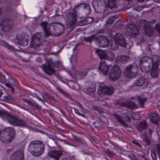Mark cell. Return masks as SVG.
Wrapping results in <instances>:
<instances>
[{
  "instance_id": "1",
  "label": "cell",
  "mask_w": 160,
  "mask_h": 160,
  "mask_svg": "<svg viewBox=\"0 0 160 160\" xmlns=\"http://www.w3.org/2000/svg\"><path fill=\"white\" fill-rule=\"evenodd\" d=\"M45 149L44 144L39 140L33 141L29 146V151L34 156H40L43 155Z\"/></svg>"
},
{
  "instance_id": "2",
  "label": "cell",
  "mask_w": 160,
  "mask_h": 160,
  "mask_svg": "<svg viewBox=\"0 0 160 160\" xmlns=\"http://www.w3.org/2000/svg\"><path fill=\"white\" fill-rule=\"evenodd\" d=\"M91 7L89 5L87 4H81L76 6L74 12L78 18L84 19L91 13Z\"/></svg>"
},
{
  "instance_id": "3",
  "label": "cell",
  "mask_w": 160,
  "mask_h": 160,
  "mask_svg": "<svg viewBox=\"0 0 160 160\" xmlns=\"http://www.w3.org/2000/svg\"><path fill=\"white\" fill-rule=\"evenodd\" d=\"M16 136V132L13 128L9 127L1 131L0 135V139L2 143H10L14 139Z\"/></svg>"
},
{
  "instance_id": "4",
  "label": "cell",
  "mask_w": 160,
  "mask_h": 160,
  "mask_svg": "<svg viewBox=\"0 0 160 160\" xmlns=\"http://www.w3.org/2000/svg\"><path fill=\"white\" fill-rule=\"evenodd\" d=\"M65 27L60 23H52L48 25V33L50 35L58 37L64 33Z\"/></svg>"
},
{
  "instance_id": "5",
  "label": "cell",
  "mask_w": 160,
  "mask_h": 160,
  "mask_svg": "<svg viewBox=\"0 0 160 160\" xmlns=\"http://www.w3.org/2000/svg\"><path fill=\"white\" fill-rule=\"evenodd\" d=\"M153 64V60L151 57L144 56L140 60L139 67L143 73H147L151 71Z\"/></svg>"
},
{
  "instance_id": "6",
  "label": "cell",
  "mask_w": 160,
  "mask_h": 160,
  "mask_svg": "<svg viewBox=\"0 0 160 160\" xmlns=\"http://www.w3.org/2000/svg\"><path fill=\"white\" fill-rule=\"evenodd\" d=\"M45 40L44 34L41 33H37L32 37L30 47L32 48H36L41 46Z\"/></svg>"
},
{
  "instance_id": "7",
  "label": "cell",
  "mask_w": 160,
  "mask_h": 160,
  "mask_svg": "<svg viewBox=\"0 0 160 160\" xmlns=\"http://www.w3.org/2000/svg\"><path fill=\"white\" fill-rule=\"evenodd\" d=\"M93 7L97 13H102L107 9L106 1L104 0H94L93 2Z\"/></svg>"
},
{
  "instance_id": "8",
  "label": "cell",
  "mask_w": 160,
  "mask_h": 160,
  "mask_svg": "<svg viewBox=\"0 0 160 160\" xmlns=\"http://www.w3.org/2000/svg\"><path fill=\"white\" fill-rule=\"evenodd\" d=\"M138 68L135 64L129 65L126 68L124 74L129 79H133L138 73Z\"/></svg>"
},
{
  "instance_id": "9",
  "label": "cell",
  "mask_w": 160,
  "mask_h": 160,
  "mask_svg": "<svg viewBox=\"0 0 160 160\" xmlns=\"http://www.w3.org/2000/svg\"><path fill=\"white\" fill-rule=\"evenodd\" d=\"M16 41L21 46H27L30 41V38L27 33H21L17 34L16 37Z\"/></svg>"
},
{
  "instance_id": "10",
  "label": "cell",
  "mask_w": 160,
  "mask_h": 160,
  "mask_svg": "<svg viewBox=\"0 0 160 160\" xmlns=\"http://www.w3.org/2000/svg\"><path fill=\"white\" fill-rule=\"evenodd\" d=\"M96 52L101 59L107 60L111 61H113L115 59V55L111 52L97 50H96Z\"/></svg>"
},
{
  "instance_id": "11",
  "label": "cell",
  "mask_w": 160,
  "mask_h": 160,
  "mask_svg": "<svg viewBox=\"0 0 160 160\" xmlns=\"http://www.w3.org/2000/svg\"><path fill=\"white\" fill-rule=\"evenodd\" d=\"M115 92V90L112 87H109L104 84H101L99 85L98 93L99 95L105 94L107 96H112Z\"/></svg>"
},
{
  "instance_id": "12",
  "label": "cell",
  "mask_w": 160,
  "mask_h": 160,
  "mask_svg": "<svg viewBox=\"0 0 160 160\" xmlns=\"http://www.w3.org/2000/svg\"><path fill=\"white\" fill-rule=\"evenodd\" d=\"M77 15L74 12H70L65 18V21L67 28H70L77 21Z\"/></svg>"
},
{
  "instance_id": "13",
  "label": "cell",
  "mask_w": 160,
  "mask_h": 160,
  "mask_svg": "<svg viewBox=\"0 0 160 160\" xmlns=\"http://www.w3.org/2000/svg\"><path fill=\"white\" fill-rule=\"evenodd\" d=\"M13 25V21L10 19L4 18L1 21V27L3 32H7L10 31Z\"/></svg>"
},
{
  "instance_id": "14",
  "label": "cell",
  "mask_w": 160,
  "mask_h": 160,
  "mask_svg": "<svg viewBox=\"0 0 160 160\" xmlns=\"http://www.w3.org/2000/svg\"><path fill=\"white\" fill-rule=\"evenodd\" d=\"M122 74L120 68L117 65H115L111 70L109 75V78L110 80L115 81L119 79Z\"/></svg>"
},
{
  "instance_id": "15",
  "label": "cell",
  "mask_w": 160,
  "mask_h": 160,
  "mask_svg": "<svg viewBox=\"0 0 160 160\" xmlns=\"http://www.w3.org/2000/svg\"><path fill=\"white\" fill-rule=\"evenodd\" d=\"M95 42L98 46L100 47H106L109 46L110 41L107 37L104 35H99L96 38Z\"/></svg>"
},
{
  "instance_id": "16",
  "label": "cell",
  "mask_w": 160,
  "mask_h": 160,
  "mask_svg": "<svg viewBox=\"0 0 160 160\" xmlns=\"http://www.w3.org/2000/svg\"><path fill=\"white\" fill-rule=\"evenodd\" d=\"M126 33L128 36L134 38L139 35V31L135 24H131L129 25L126 28Z\"/></svg>"
},
{
  "instance_id": "17",
  "label": "cell",
  "mask_w": 160,
  "mask_h": 160,
  "mask_svg": "<svg viewBox=\"0 0 160 160\" xmlns=\"http://www.w3.org/2000/svg\"><path fill=\"white\" fill-rule=\"evenodd\" d=\"M2 112V111H1ZM4 113V116H6V117L7 118V119L10 122L11 124H14V125H25V124L24 122L20 120L17 119L14 117L13 116H12V115H8V113H6L5 114L4 112H2Z\"/></svg>"
},
{
  "instance_id": "18",
  "label": "cell",
  "mask_w": 160,
  "mask_h": 160,
  "mask_svg": "<svg viewBox=\"0 0 160 160\" xmlns=\"http://www.w3.org/2000/svg\"><path fill=\"white\" fill-rule=\"evenodd\" d=\"M41 67L44 72L50 76L56 73V70L54 67H52L50 64H44L42 65Z\"/></svg>"
},
{
  "instance_id": "19",
  "label": "cell",
  "mask_w": 160,
  "mask_h": 160,
  "mask_svg": "<svg viewBox=\"0 0 160 160\" xmlns=\"http://www.w3.org/2000/svg\"><path fill=\"white\" fill-rule=\"evenodd\" d=\"M114 38L117 42V43L121 45V46L125 47L127 46V42H126L125 38L120 33H117L116 34Z\"/></svg>"
},
{
  "instance_id": "20",
  "label": "cell",
  "mask_w": 160,
  "mask_h": 160,
  "mask_svg": "<svg viewBox=\"0 0 160 160\" xmlns=\"http://www.w3.org/2000/svg\"><path fill=\"white\" fill-rule=\"evenodd\" d=\"M24 158V155L23 152L21 150H18L11 155L10 160H23Z\"/></svg>"
},
{
  "instance_id": "21",
  "label": "cell",
  "mask_w": 160,
  "mask_h": 160,
  "mask_svg": "<svg viewBox=\"0 0 160 160\" xmlns=\"http://www.w3.org/2000/svg\"><path fill=\"white\" fill-rule=\"evenodd\" d=\"M63 152L60 150H54L48 153V156L50 158L56 160H59L61 157L63 156Z\"/></svg>"
},
{
  "instance_id": "22",
  "label": "cell",
  "mask_w": 160,
  "mask_h": 160,
  "mask_svg": "<svg viewBox=\"0 0 160 160\" xmlns=\"http://www.w3.org/2000/svg\"><path fill=\"white\" fill-rule=\"evenodd\" d=\"M120 105L130 110H135L138 108V106L135 102L132 101H128L120 103Z\"/></svg>"
},
{
  "instance_id": "23",
  "label": "cell",
  "mask_w": 160,
  "mask_h": 160,
  "mask_svg": "<svg viewBox=\"0 0 160 160\" xmlns=\"http://www.w3.org/2000/svg\"><path fill=\"white\" fill-rule=\"evenodd\" d=\"M159 68H158V63H153V66L150 71L151 75L153 78H156L159 75Z\"/></svg>"
},
{
  "instance_id": "24",
  "label": "cell",
  "mask_w": 160,
  "mask_h": 160,
  "mask_svg": "<svg viewBox=\"0 0 160 160\" xmlns=\"http://www.w3.org/2000/svg\"><path fill=\"white\" fill-rule=\"evenodd\" d=\"M149 120L150 122L153 124H157L160 121V116L159 114L157 112H155L150 114L149 116Z\"/></svg>"
},
{
  "instance_id": "25",
  "label": "cell",
  "mask_w": 160,
  "mask_h": 160,
  "mask_svg": "<svg viewBox=\"0 0 160 160\" xmlns=\"http://www.w3.org/2000/svg\"><path fill=\"white\" fill-rule=\"evenodd\" d=\"M110 66L105 61H102L100 64L99 70H101L105 75H107L109 72Z\"/></svg>"
},
{
  "instance_id": "26",
  "label": "cell",
  "mask_w": 160,
  "mask_h": 160,
  "mask_svg": "<svg viewBox=\"0 0 160 160\" xmlns=\"http://www.w3.org/2000/svg\"><path fill=\"white\" fill-rule=\"evenodd\" d=\"M130 57L128 56H121L117 57L116 59V63L119 64H125L129 61Z\"/></svg>"
},
{
  "instance_id": "27",
  "label": "cell",
  "mask_w": 160,
  "mask_h": 160,
  "mask_svg": "<svg viewBox=\"0 0 160 160\" xmlns=\"http://www.w3.org/2000/svg\"><path fill=\"white\" fill-rule=\"evenodd\" d=\"M148 127V125L147 124L146 121H143L138 124L137 126V128L139 132H143L144 130L147 129Z\"/></svg>"
},
{
  "instance_id": "28",
  "label": "cell",
  "mask_w": 160,
  "mask_h": 160,
  "mask_svg": "<svg viewBox=\"0 0 160 160\" xmlns=\"http://www.w3.org/2000/svg\"><path fill=\"white\" fill-rule=\"evenodd\" d=\"M114 116L116 117V120H117L121 124H122V125H124V126H125V127H128V125L126 124L125 120L123 119V118L122 116H120L119 115H118V114H114Z\"/></svg>"
},
{
  "instance_id": "29",
  "label": "cell",
  "mask_w": 160,
  "mask_h": 160,
  "mask_svg": "<svg viewBox=\"0 0 160 160\" xmlns=\"http://www.w3.org/2000/svg\"><path fill=\"white\" fill-rule=\"evenodd\" d=\"M139 28L141 30H145V29L147 27L148 25H150L149 22L146 20H141L139 22Z\"/></svg>"
},
{
  "instance_id": "30",
  "label": "cell",
  "mask_w": 160,
  "mask_h": 160,
  "mask_svg": "<svg viewBox=\"0 0 160 160\" xmlns=\"http://www.w3.org/2000/svg\"><path fill=\"white\" fill-rule=\"evenodd\" d=\"M110 47L113 50H116L119 47V44L116 41L115 38H111L110 41Z\"/></svg>"
},
{
  "instance_id": "31",
  "label": "cell",
  "mask_w": 160,
  "mask_h": 160,
  "mask_svg": "<svg viewBox=\"0 0 160 160\" xmlns=\"http://www.w3.org/2000/svg\"><path fill=\"white\" fill-rule=\"evenodd\" d=\"M145 33L148 36H151L154 33V30L151 25H149L144 30Z\"/></svg>"
},
{
  "instance_id": "32",
  "label": "cell",
  "mask_w": 160,
  "mask_h": 160,
  "mask_svg": "<svg viewBox=\"0 0 160 160\" xmlns=\"http://www.w3.org/2000/svg\"><path fill=\"white\" fill-rule=\"evenodd\" d=\"M41 25L42 27L44 29L45 34L47 36H50V33H48V25L47 22H42L41 23Z\"/></svg>"
},
{
  "instance_id": "33",
  "label": "cell",
  "mask_w": 160,
  "mask_h": 160,
  "mask_svg": "<svg viewBox=\"0 0 160 160\" xmlns=\"http://www.w3.org/2000/svg\"><path fill=\"white\" fill-rule=\"evenodd\" d=\"M93 21V18H87V19H84L82 22H80V25H83V26L87 25V24L92 23Z\"/></svg>"
},
{
  "instance_id": "34",
  "label": "cell",
  "mask_w": 160,
  "mask_h": 160,
  "mask_svg": "<svg viewBox=\"0 0 160 160\" xmlns=\"http://www.w3.org/2000/svg\"><path fill=\"white\" fill-rule=\"evenodd\" d=\"M145 81V78L141 77V78H139V79H138L135 82V84L136 86H138V87H141L144 84Z\"/></svg>"
},
{
  "instance_id": "35",
  "label": "cell",
  "mask_w": 160,
  "mask_h": 160,
  "mask_svg": "<svg viewBox=\"0 0 160 160\" xmlns=\"http://www.w3.org/2000/svg\"><path fill=\"white\" fill-rule=\"evenodd\" d=\"M107 7L111 9L116 8V2L115 1L110 0L107 1Z\"/></svg>"
},
{
  "instance_id": "36",
  "label": "cell",
  "mask_w": 160,
  "mask_h": 160,
  "mask_svg": "<svg viewBox=\"0 0 160 160\" xmlns=\"http://www.w3.org/2000/svg\"><path fill=\"white\" fill-rule=\"evenodd\" d=\"M116 19V18L115 16H111L109 19H107V24H112L115 21Z\"/></svg>"
},
{
  "instance_id": "37",
  "label": "cell",
  "mask_w": 160,
  "mask_h": 160,
  "mask_svg": "<svg viewBox=\"0 0 160 160\" xmlns=\"http://www.w3.org/2000/svg\"><path fill=\"white\" fill-rule=\"evenodd\" d=\"M138 99L139 104H140L141 107H144V105H145V103L146 102L147 99L146 98H143L142 97H139Z\"/></svg>"
},
{
  "instance_id": "38",
  "label": "cell",
  "mask_w": 160,
  "mask_h": 160,
  "mask_svg": "<svg viewBox=\"0 0 160 160\" xmlns=\"http://www.w3.org/2000/svg\"><path fill=\"white\" fill-rule=\"evenodd\" d=\"M143 138V139L144 140V141L146 142V143H147V145H150L151 141H150V140L148 138V137H147V136H146V135H144Z\"/></svg>"
},
{
  "instance_id": "39",
  "label": "cell",
  "mask_w": 160,
  "mask_h": 160,
  "mask_svg": "<svg viewBox=\"0 0 160 160\" xmlns=\"http://www.w3.org/2000/svg\"><path fill=\"white\" fill-rule=\"evenodd\" d=\"M151 156L153 160H157V158L156 154L153 150H152L151 152Z\"/></svg>"
},
{
  "instance_id": "40",
  "label": "cell",
  "mask_w": 160,
  "mask_h": 160,
  "mask_svg": "<svg viewBox=\"0 0 160 160\" xmlns=\"http://www.w3.org/2000/svg\"><path fill=\"white\" fill-rule=\"evenodd\" d=\"M128 157L129 158L132 160H138V158H137V157L135 155H134V154H133V153L130 154L128 156Z\"/></svg>"
},
{
  "instance_id": "41",
  "label": "cell",
  "mask_w": 160,
  "mask_h": 160,
  "mask_svg": "<svg viewBox=\"0 0 160 160\" xmlns=\"http://www.w3.org/2000/svg\"><path fill=\"white\" fill-rule=\"evenodd\" d=\"M63 160H76V159L73 156H68L65 157Z\"/></svg>"
},
{
  "instance_id": "42",
  "label": "cell",
  "mask_w": 160,
  "mask_h": 160,
  "mask_svg": "<svg viewBox=\"0 0 160 160\" xmlns=\"http://www.w3.org/2000/svg\"><path fill=\"white\" fill-rule=\"evenodd\" d=\"M107 153L108 156L110 157H113L114 156V153L110 151L109 150H107Z\"/></svg>"
},
{
  "instance_id": "43",
  "label": "cell",
  "mask_w": 160,
  "mask_h": 160,
  "mask_svg": "<svg viewBox=\"0 0 160 160\" xmlns=\"http://www.w3.org/2000/svg\"><path fill=\"white\" fill-rule=\"evenodd\" d=\"M155 29L157 30V31L160 34V26L159 24H157L156 25L155 27Z\"/></svg>"
},
{
  "instance_id": "44",
  "label": "cell",
  "mask_w": 160,
  "mask_h": 160,
  "mask_svg": "<svg viewBox=\"0 0 160 160\" xmlns=\"http://www.w3.org/2000/svg\"><path fill=\"white\" fill-rule=\"evenodd\" d=\"M5 85L6 86V87H7L9 88H10V89H11V90H12V91H13V88L12 87V86H11V85H10V84L6 83V84Z\"/></svg>"
},
{
  "instance_id": "45",
  "label": "cell",
  "mask_w": 160,
  "mask_h": 160,
  "mask_svg": "<svg viewBox=\"0 0 160 160\" xmlns=\"http://www.w3.org/2000/svg\"><path fill=\"white\" fill-rule=\"evenodd\" d=\"M133 143L134 144H135V145H137V146H139V147H142L141 145H140V144L138 142H136L135 140H133Z\"/></svg>"
},
{
  "instance_id": "46",
  "label": "cell",
  "mask_w": 160,
  "mask_h": 160,
  "mask_svg": "<svg viewBox=\"0 0 160 160\" xmlns=\"http://www.w3.org/2000/svg\"><path fill=\"white\" fill-rule=\"evenodd\" d=\"M157 150H158V153H159V155L160 156V144H158L157 145Z\"/></svg>"
},
{
  "instance_id": "47",
  "label": "cell",
  "mask_w": 160,
  "mask_h": 160,
  "mask_svg": "<svg viewBox=\"0 0 160 160\" xmlns=\"http://www.w3.org/2000/svg\"><path fill=\"white\" fill-rule=\"evenodd\" d=\"M158 63V68H159V71H160V57L159 58L158 63Z\"/></svg>"
},
{
  "instance_id": "48",
  "label": "cell",
  "mask_w": 160,
  "mask_h": 160,
  "mask_svg": "<svg viewBox=\"0 0 160 160\" xmlns=\"http://www.w3.org/2000/svg\"><path fill=\"white\" fill-rule=\"evenodd\" d=\"M138 1L139 2H143V1Z\"/></svg>"
}]
</instances>
